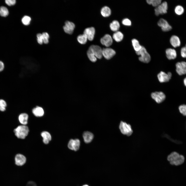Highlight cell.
I'll return each mask as SVG.
<instances>
[{"label":"cell","instance_id":"21","mask_svg":"<svg viewBox=\"0 0 186 186\" xmlns=\"http://www.w3.org/2000/svg\"><path fill=\"white\" fill-rule=\"evenodd\" d=\"M28 118V115L25 113L20 114L18 117V119L20 122L23 125H26L27 123Z\"/></svg>","mask_w":186,"mask_h":186},{"label":"cell","instance_id":"7","mask_svg":"<svg viewBox=\"0 0 186 186\" xmlns=\"http://www.w3.org/2000/svg\"><path fill=\"white\" fill-rule=\"evenodd\" d=\"M176 71L179 75L186 74V62H178L176 64Z\"/></svg>","mask_w":186,"mask_h":186},{"label":"cell","instance_id":"38","mask_svg":"<svg viewBox=\"0 0 186 186\" xmlns=\"http://www.w3.org/2000/svg\"><path fill=\"white\" fill-rule=\"evenodd\" d=\"M37 40L38 43L40 44H42L43 43L42 34L38 33L37 35Z\"/></svg>","mask_w":186,"mask_h":186},{"label":"cell","instance_id":"15","mask_svg":"<svg viewBox=\"0 0 186 186\" xmlns=\"http://www.w3.org/2000/svg\"><path fill=\"white\" fill-rule=\"evenodd\" d=\"M15 163L18 166H21L24 165L26 161L25 157L21 154H17L15 158Z\"/></svg>","mask_w":186,"mask_h":186},{"label":"cell","instance_id":"30","mask_svg":"<svg viewBox=\"0 0 186 186\" xmlns=\"http://www.w3.org/2000/svg\"><path fill=\"white\" fill-rule=\"evenodd\" d=\"M174 11L177 15H181L184 13V9L183 7L182 6L178 5L175 7Z\"/></svg>","mask_w":186,"mask_h":186},{"label":"cell","instance_id":"1","mask_svg":"<svg viewBox=\"0 0 186 186\" xmlns=\"http://www.w3.org/2000/svg\"><path fill=\"white\" fill-rule=\"evenodd\" d=\"M29 132L28 127L25 125L18 126L14 130L16 136L18 138L24 139L28 135Z\"/></svg>","mask_w":186,"mask_h":186},{"label":"cell","instance_id":"23","mask_svg":"<svg viewBox=\"0 0 186 186\" xmlns=\"http://www.w3.org/2000/svg\"><path fill=\"white\" fill-rule=\"evenodd\" d=\"M184 157L182 155H180L175 159L170 162L172 165H179L182 164L184 162Z\"/></svg>","mask_w":186,"mask_h":186},{"label":"cell","instance_id":"5","mask_svg":"<svg viewBox=\"0 0 186 186\" xmlns=\"http://www.w3.org/2000/svg\"><path fill=\"white\" fill-rule=\"evenodd\" d=\"M151 96L152 98L158 103L163 102L166 98V96L162 92H155L151 93Z\"/></svg>","mask_w":186,"mask_h":186},{"label":"cell","instance_id":"41","mask_svg":"<svg viewBox=\"0 0 186 186\" xmlns=\"http://www.w3.org/2000/svg\"><path fill=\"white\" fill-rule=\"evenodd\" d=\"M26 186H37L35 182L32 181L28 182Z\"/></svg>","mask_w":186,"mask_h":186},{"label":"cell","instance_id":"35","mask_svg":"<svg viewBox=\"0 0 186 186\" xmlns=\"http://www.w3.org/2000/svg\"><path fill=\"white\" fill-rule=\"evenodd\" d=\"M43 42L45 44H47L49 42V35L47 32L43 33L42 34Z\"/></svg>","mask_w":186,"mask_h":186},{"label":"cell","instance_id":"17","mask_svg":"<svg viewBox=\"0 0 186 186\" xmlns=\"http://www.w3.org/2000/svg\"><path fill=\"white\" fill-rule=\"evenodd\" d=\"M83 137L84 142L88 143L91 142L92 140L94 135L91 132L89 131H85L83 134Z\"/></svg>","mask_w":186,"mask_h":186},{"label":"cell","instance_id":"25","mask_svg":"<svg viewBox=\"0 0 186 186\" xmlns=\"http://www.w3.org/2000/svg\"><path fill=\"white\" fill-rule=\"evenodd\" d=\"M123 37V35L122 33L119 31L115 32L113 35V39L117 42L121 41Z\"/></svg>","mask_w":186,"mask_h":186},{"label":"cell","instance_id":"31","mask_svg":"<svg viewBox=\"0 0 186 186\" xmlns=\"http://www.w3.org/2000/svg\"><path fill=\"white\" fill-rule=\"evenodd\" d=\"M87 54L89 59L91 61L95 62L97 61V58L89 48L87 51Z\"/></svg>","mask_w":186,"mask_h":186},{"label":"cell","instance_id":"42","mask_svg":"<svg viewBox=\"0 0 186 186\" xmlns=\"http://www.w3.org/2000/svg\"><path fill=\"white\" fill-rule=\"evenodd\" d=\"M4 65L3 63L0 60V72L3 71L4 68Z\"/></svg>","mask_w":186,"mask_h":186},{"label":"cell","instance_id":"14","mask_svg":"<svg viewBox=\"0 0 186 186\" xmlns=\"http://www.w3.org/2000/svg\"><path fill=\"white\" fill-rule=\"evenodd\" d=\"M95 32V28L93 27H91L86 28L84 31L83 34L86 35L88 40L92 41L94 38Z\"/></svg>","mask_w":186,"mask_h":186},{"label":"cell","instance_id":"3","mask_svg":"<svg viewBox=\"0 0 186 186\" xmlns=\"http://www.w3.org/2000/svg\"><path fill=\"white\" fill-rule=\"evenodd\" d=\"M119 127L121 133L127 136H130L133 133V130L130 125L125 122L121 121Z\"/></svg>","mask_w":186,"mask_h":186},{"label":"cell","instance_id":"37","mask_svg":"<svg viewBox=\"0 0 186 186\" xmlns=\"http://www.w3.org/2000/svg\"><path fill=\"white\" fill-rule=\"evenodd\" d=\"M122 23L124 25L128 26H131V21L127 18H125L122 20Z\"/></svg>","mask_w":186,"mask_h":186},{"label":"cell","instance_id":"13","mask_svg":"<svg viewBox=\"0 0 186 186\" xmlns=\"http://www.w3.org/2000/svg\"><path fill=\"white\" fill-rule=\"evenodd\" d=\"M101 43L106 47L110 46L113 43V40L111 36L109 34H106L102 37L100 40Z\"/></svg>","mask_w":186,"mask_h":186},{"label":"cell","instance_id":"11","mask_svg":"<svg viewBox=\"0 0 186 186\" xmlns=\"http://www.w3.org/2000/svg\"><path fill=\"white\" fill-rule=\"evenodd\" d=\"M115 54V51L111 48H106L102 49L103 56L106 59H110Z\"/></svg>","mask_w":186,"mask_h":186},{"label":"cell","instance_id":"20","mask_svg":"<svg viewBox=\"0 0 186 186\" xmlns=\"http://www.w3.org/2000/svg\"><path fill=\"white\" fill-rule=\"evenodd\" d=\"M32 112L34 115L37 117H42L44 115V113L43 109L38 106L34 108Z\"/></svg>","mask_w":186,"mask_h":186},{"label":"cell","instance_id":"6","mask_svg":"<svg viewBox=\"0 0 186 186\" xmlns=\"http://www.w3.org/2000/svg\"><path fill=\"white\" fill-rule=\"evenodd\" d=\"M89 48L97 58L98 59L102 58L103 56L102 49L100 47L97 45H92Z\"/></svg>","mask_w":186,"mask_h":186},{"label":"cell","instance_id":"39","mask_svg":"<svg viewBox=\"0 0 186 186\" xmlns=\"http://www.w3.org/2000/svg\"><path fill=\"white\" fill-rule=\"evenodd\" d=\"M181 55L182 57L186 58V48L185 46L181 48Z\"/></svg>","mask_w":186,"mask_h":186},{"label":"cell","instance_id":"22","mask_svg":"<svg viewBox=\"0 0 186 186\" xmlns=\"http://www.w3.org/2000/svg\"><path fill=\"white\" fill-rule=\"evenodd\" d=\"M100 12L102 15L104 17H107L110 16L111 14V11L108 7L105 6L101 9Z\"/></svg>","mask_w":186,"mask_h":186},{"label":"cell","instance_id":"8","mask_svg":"<svg viewBox=\"0 0 186 186\" xmlns=\"http://www.w3.org/2000/svg\"><path fill=\"white\" fill-rule=\"evenodd\" d=\"M80 144V142L79 139H71L68 143V147L69 149L76 151L79 149Z\"/></svg>","mask_w":186,"mask_h":186},{"label":"cell","instance_id":"33","mask_svg":"<svg viewBox=\"0 0 186 186\" xmlns=\"http://www.w3.org/2000/svg\"><path fill=\"white\" fill-rule=\"evenodd\" d=\"M31 20V18L27 16H24L22 18L21 21L22 23L25 25H29Z\"/></svg>","mask_w":186,"mask_h":186},{"label":"cell","instance_id":"24","mask_svg":"<svg viewBox=\"0 0 186 186\" xmlns=\"http://www.w3.org/2000/svg\"><path fill=\"white\" fill-rule=\"evenodd\" d=\"M111 30L114 32L118 31L120 27V25L119 22L116 20H114L111 22L110 25Z\"/></svg>","mask_w":186,"mask_h":186},{"label":"cell","instance_id":"32","mask_svg":"<svg viewBox=\"0 0 186 186\" xmlns=\"http://www.w3.org/2000/svg\"><path fill=\"white\" fill-rule=\"evenodd\" d=\"M147 3L153 6L156 7L161 3V0H147Z\"/></svg>","mask_w":186,"mask_h":186},{"label":"cell","instance_id":"4","mask_svg":"<svg viewBox=\"0 0 186 186\" xmlns=\"http://www.w3.org/2000/svg\"><path fill=\"white\" fill-rule=\"evenodd\" d=\"M168 4L166 2L161 3L154 9L155 13L157 16L160 14H163L167 13L168 9Z\"/></svg>","mask_w":186,"mask_h":186},{"label":"cell","instance_id":"34","mask_svg":"<svg viewBox=\"0 0 186 186\" xmlns=\"http://www.w3.org/2000/svg\"><path fill=\"white\" fill-rule=\"evenodd\" d=\"M7 104L6 101L4 99H0V111H4L6 109Z\"/></svg>","mask_w":186,"mask_h":186},{"label":"cell","instance_id":"2","mask_svg":"<svg viewBox=\"0 0 186 186\" xmlns=\"http://www.w3.org/2000/svg\"><path fill=\"white\" fill-rule=\"evenodd\" d=\"M136 52L137 55L141 56L138 58L140 61L145 63H148L150 61V56L144 47L142 46L140 50Z\"/></svg>","mask_w":186,"mask_h":186},{"label":"cell","instance_id":"44","mask_svg":"<svg viewBox=\"0 0 186 186\" xmlns=\"http://www.w3.org/2000/svg\"><path fill=\"white\" fill-rule=\"evenodd\" d=\"M83 186H89L87 185H83Z\"/></svg>","mask_w":186,"mask_h":186},{"label":"cell","instance_id":"45","mask_svg":"<svg viewBox=\"0 0 186 186\" xmlns=\"http://www.w3.org/2000/svg\"><path fill=\"white\" fill-rule=\"evenodd\" d=\"M185 47L186 48V45H185Z\"/></svg>","mask_w":186,"mask_h":186},{"label":"cell","instance_id":"9","mask_svg":"<svg viewBox=\"0 0 186 186\" xmlns=\"http://www.w3.org/2000/svg\"><path fill=\"white\" fill-rule=\"evenodd\" d=\"M172 74L171 72H168L167 74L164 72L161 71L157 75L158 79L161 83L168 81L171 79Z\"/></svg>","mask_w":186,"mask_h":186},{"label":"cell","instance_id":"29","mask_svg":"<svg viewBox=\"0 0 186 186\" xmlns=\"http://www.w3.org/2000/svg\"><path fill=\"white\" fill-rule=\"evenodd\" d=\"M9 11L5 7L2 6L0 7V15L3 17H6L9 14Z\"/></svg>","mask_w":186,"mask_h":186},{"label":"cell","instance_id":"16","mask_svg":"<svg viewBox=\"0 0 186 186\" xmlns=\"http://www.w3.org/2000/svg\"><path fill=\"white\" fill-rule=\"evenodd\" d=\"M166 53L167 57L169 60L174 59L177 57L176 51L173 49H167L166 50Z\"/></svg>","mask_w":186,"mask_h":186},{"label":"cell","instance_id":"43","mask_svg":"<svg viewBox=\"0 0 186 186\" xmlns=\"http://www.w3.org/2000/svg\"><path fill=\"white\" fill-rule=\"evenodd\" d=\"M183 82L184 85L186 87V77L184 79Z\"/></svg>","mask_w":186,"mask_h":186},{"label":"cell","instance_id":"12","mask_svg":"<svg viewBox=\"0 0 186 186\" xmlns=\"http://www.w3.org/2000/svg\"><path fill=\"white\" fill-rule=\"evenodd\" d=\"M75 27L74 24L72 22L66 21L63 28L65 32L68 34H72Z\"/></svg>","mask_w":186,"mask_h":186},{"label":"cell","instance_id":"36","mask_svg":"<svg viewBox=\"0 0 186 186\" xmlns=\"http://www.w3.org/2000/svg\"><path fill=\"white\" fill-rule=\"evenodd\" d=\"M179 110L181 113L186 116V105L183 104L179 106Z\"/></svg>","mask_w":186,"mask_h":186},{"label":"cell","instance_id":"10","mask_svg":"<svg viewBox=\"0 0 186 186\" xmlns=\"http://www.w3.org/2000/svg\"><path fill=\"white\" fill-rule=\"evenodd\" d=\"M157 24L158 26L161 28L163 31H169L172 29V26L166 20L164 19L161 18L158 21Z\"/></svg>","mask_w":186,"mask_h":186},{"label":"cell","instance_id":"27","mask_svg":"<svg viewBox=\"0 0 186 186\" xmlns=\"http://www.w3.org/2000/svg\"><path fill=\"white\" fill-rule=\"evenodd\" d=\"M77 40L80 43L84 44L87 43L88 39L86 35L83 34L78 35L77 37Z\"/></svg>","mask_w":186,"mask_h":186},{"label":"cell","instance_id":"18","mask_svg":"<svg viewBox=\"0 0 186 186\" xmlns=\"http://www.w3.org/2000/svg\"><path fill=\"white\" fill-rule=\"evenodd\" d=\"M170 42L174 48L180 46L181 44V41L179 37L175 35H172L171 37Z\"/></svg>","mask_w":186,"mask_h":186},{"label":"cell","instance_id":"26","mask_svg":"<svg viewBox=\"0 0 186 186\" xmlns=\"http://www.w3.org/2000/svg\"><path fill=\"white\" fill-rule=\"evenodd\" d=\"M132 45L136 52L140 50L142 46L139 44V41L136 39H133L131 41Z\"/></svg>","mask_w":186,"mask_h":186},{"label":"cell","instance_id":"40","mask_svg":"<svg viewBox=\"0 0 186 186\" xmlns=\"http://www.w3.org/2000/svg\"><path fill=\"white\" fill-rule=\"evenodd\" d=\"M5 3L9 6H11L14 5L16 3L15 0H6Z\"/></svg>","mask_w":186,"mask_h":186},{"label":"cell","instance_id":"28","mask_svg":"<svg viewBox=\"0 0 186 186\" xmlns=\"http://www.w3.org/2000/svg\"><path fill=\"white\" fill-rule=\"evenodd\" d=\"M180 155L176 152H173L168 156L167 160L170 162L172 161L178 157Z\"/></svg>","mask_w":186,"mask_h":186},{"label":"cell","instance_id":"19","mask_svg":"<svg viewBox=\"0 0 186 186\" xmlns=\"http://www.w3.org/2000/svg\"><path fill=\"white\" fill-rule=\"evenodd\" d=\"M41 135L43 137V142L45 144H48L51 139V136L48 132L44 131L42 132Z\"/></svg>","mask_w":186,"mask_h":186}]
</instances>
